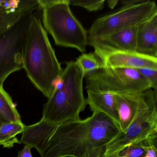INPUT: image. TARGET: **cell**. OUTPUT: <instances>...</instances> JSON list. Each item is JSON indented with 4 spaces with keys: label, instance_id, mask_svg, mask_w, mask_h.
<instances>
[{
    "label": "cell",
    "instance_id": "obj_1",
    "mask_svg": "<svg viewBox=\"0 0 157 157\" xmlns=\"http://www.w3.org/2000/svg\"><path fill=\"white\" fill-rule=\"evenodd\" d=\"M120 131L113 119L94 112L86 119L59 124L41 119L25 126L21 142L35 148L40 157H105L107 145Z\"/></svg>",
    "mask_w": 157,
    "mask_h": 157
},
{
    "label": "cell",
    "instance_id": "obj_2",
    "mask_svg": "<svg viewBox=\"0 0 157 157\" xmlns=\"http://www.w3.org/2000/svg\"><path fill=\"white\" fill-rule=\"evenodd\" d=\"M23 68L34 86L50 98L63 69L43 27L40 6L31 15L23 53Z\"/></svg>",
    "mask_w": 157,
    "mask_h": 157
},
{
    "label": "cell",
    "instance_id": "obj_3",
    "mask_svg": "<svg viewBox=\"0 0 157 157\" xmlns=\"http://www.w3.org/2000/svg\"><path fill=\"white\" fill-rule=\"evenodd\" d=\"M61 78L63 86L55 88L43 107L41 119L50 124L79 120L87 105L83 92L84 76L76 61L66 62Z\"/></svg>",
    "mask_w": 157,
    "mask_h": 157
},
{
    "label": "cell",
    "instance_id": "obj_4",
    "mask_svg": "<svg viewBox=\"0 0 157 157\" xmlns=\"http://www.w3.org/2000/svg\"><path fill=\"white\" fill-rule=\"evenodd\" d=\"M44 29L59 46L86 51L88 32L75 18L69 0H38Z\"/></svg>",
    "mask_w": 157,
    "mask_h": 157
},
{
    "label": "cell",
    "instance_id": "obj_5",
    "mask_svg": "<svg viewBox=\"0 0 157 157\" xmlns=\"http://www.w3.org/2000/svg\"><path fill=\"white\" fill-rule=\"evenodd\" d=\"M157 91L148 89L134 119L127 128L120 131L107 145L105 157H117L119 151L128 144L145 140L157 133Z\"/></svg>",
    "mask_w": 157,
    "mask_h": 157
},
{
    "label": "cell",
    "instance_id": "obj_6",
    "mask_svg": "<svg viewBox=\"0 0 157 157\" xmlns=\"http://www.w3.org/2000/svg\"><path fill=\"white\" fill-rule=\"evenodd\" d=\"M87 90L113 94L141 92L151 88L150 83L136 69L104 67L89 73Z\"/></svg>",
    "mask_w": 157,
    "mask_h": 157
},
{
    "label": "cell",
    "instance_id": "obj_7",
    "mask_svg": "<svg viewBox=\"0 0 157 157\" xmlns=\"http://www.w3.org/2000/svg\"><path fill=\"white\" fill-rule=\"evenodd\" d=\"M157 14L156 3L148 0L140 4L124 6L117 12L96 20L88 32V38L101 37L138 26Z\"/></svg>",
    "mask_w": 157,
    "mask_h": 157
},
{
    "label": "cell",
    "instance_id": "obj_8",
    "mask_svg": "<svg viewBox=\"0 0 157 157\" xmlns=\"http://www.w3.org/2000/svg\"><path fill=\"white\" fill-rule=\"evenodd\" d=\"M33 11L22 17L0 35V86H3L11 74L23 68L24 48Z\"/></svg>",
    "mask_w": 157,
    "mask_h": 157
},
{
    "label": "cell",
    "instance_id": "obj_9",
    "mask_svg": "<svg viewBox=\"0 0 157 157\" xmlns=\"http://www.w3.org/2000/svg\"><path fill=\"white\" fill-rule=\"evenodd\" d=\"M137 26L107 35L88 38V44L94 48L95 55L102 62L111 54L125 51H136Z\"/></svg>",
    "mask_w": 157,
    "mask_h": 157
},
{
    "label": "cell",
    "instance_id": "obj_10",
    "mask_svg": "<svg viewBox=\"0 0 157 157\" xmlns=\"http://www.w3.org/2000/svg\"><path fill=\"white\" fill-rule=\"evenodd\" d=\"M102 62L104 67L111 68L157 70V58L142 55L136 51L113 53L107 56Z\"/></svg>",
    "mask_w": 157,
    "mask_h": 157
},
{
    "label": "cell",
    "instance_id": "obj_11",
    "mask_svg": "<svg viewBox=\"0 0 157 157\" xmlns=\"http://www.w3.org/2000/svg\"><path fill=\"white\" fill-rule=\"evenodd\" d=\"M136 51L157 58V14L137 26Z\"/></svg>",
    "mask_w": 157,
    "mask_h": 157
},
{
    "label": "cell",
    "instance_id": "obj_12",
    "mask_svg": "<svg viewBox=\"0 0 157 157\" xmlns=\"http://www.w3.org/2000/svg\"><path fill=\"white\" fill-rule=\"evenodd\" d=\"M145 91L128 94H115L121 131L125 130L133 121L144 98Z\"/></svg>",
    "mask_w": 157,
    "mask_h": 157
},
{
    "label": "cell",
    "instance_id": "obj_13",
    "mask_svg": "<svg viewBox=\"0 0 157 157\" xmlns=\"http://www.w3.org/2000/svg\"><path fill=\"white\" fill-rule=\"evenodd\" d=\"M86 104L92 112H99L113 119L119 125V117L116 103L115 94L95 92L87 90Z\"/></svg>",
    "mask_w": 157,
    "mask_h": 157
},
{
    "label": "cell",
    "instance_id": "obj_14",
    "mask_svg": "<svg viewBox=\"0 0 157 157\" xmlns=\"http://www.w3.org/2000/svg\"><path fill=\"white\" fill-rule=\"evenodd\" d=\"M25 126L22 122L12 123L5 120L0 127V146L10 148L15 144H21L16 136L23 133Z\"/></svg>",
    "mask_w": 157,
    "mask_h": 157
},
{
    "label": "cell",
    "instance_id": "obj_15",
    "mask_svg": "<svg viewBox=\"0 0 157 157\" xmlns=\"http://www.w3.org/2000/svg\"><path fill=\"white\" fill-rule=\"evenodd\" d=\"M0 115L6 121L21 123V115L10 94L0 86Z\"/></svg>",
    "mask_w": 157,
    "mask_h": 157
},
{
    "label": "cell",
    "instance_id": "obj_16",
    "mask_svg": "<svg viewBox=\"0 0 157 157\" xmlns=\"http://www.w3.org/2000/svg\"><path fill=\"white\" fill-rule=\"evenodd\" d=\"M39 8L38 0H0V11H30Z\"/></svg>",
    "mask_w": 157,
    "mask_h": 157
},
{
    "label": "cell",
    "instance_id": "obj_17",
    "mask_svg": "<svg viewBox=\"0 0 157 157\" xmlns=\"http://www.w3.org/2000/svg\"><path fill=\"white\" fill-rule=\"evenodd\" d=\"M76 62L81 69L84 77L89 73L104 67L103 62L94 53H83L77 59Z\"/></svg>",
    "mask_w": 157,
    "mask_h": 157
},
{
    "label": "cell",
    "instance_id": "obj_18",
    "mask_svg": "<svg viewBox=\"0 0 157 157\" xmlns=\"http://www.w3.org/2000/svg\"><path fill=\"white\" fill-rule=\"evenodd\" d=\"M144 140H137L128 144L119 151L117 157H144L146 154L143 147Z\"/></svg>",
    "mask_w": 157,
    "mask_h": 157
},
{
    "label": "cell",
    "instance_id": "obj_19",
    "mask_svg": "<svg viewBox=\"0 0 157 157\" xmlns=\"http://www.w3.org/2000/svg\"><path fill=\"white\" fill-rule=\"evenodd\" d=\"M70 4L74 6L82 7L90 12L97 11L103 9L105 1H82L69 0Z\"/></svg>",
    "mask_w": 157,
    "mask_h": 157
},
{
    "label": "cell",
    "instance_id": "obj_20",
    "mask_svg": "<svg viewBox=\"0 0 157 157\" xmlns=\"http://www.w3.org/2000/svg\"><path fill=\"white\" fill-rule=\"evenodd\" d=\"M146 154L144 157H157V133L149 136L144 141Z\"/></svg>",
    "mask_w": 157,
    "mask_h": 157
},
{
    "label": "cell",
    "instance_id": "obj_21",
    "mask_svg": "<svg viewBox=\"0 0 157 157\" xmlns=\"http://www.w3.org/2000/svg\"><path fill=\"white\" fill-rule=\"evenodd\" d=\"M136 70L150 82L151 89L157 91V70L145 68Z\"/></svg>",
    "mask_w": 157,
    "mask_h": 157
},
{
    "label": "cell",
    "instance_id": "obj_22",
    "mask_svg": "<svg viewBox=\"0 0 157 157\" xmlns=\"http://www.w3.org/2000/svg\"><path fill=\"white\" fill-rule=\"evenodd\" d=\"M33 148L32 146L25 144L23 149L18 151L17 157H33L31 153V149Z\"/></svg>",
    "mask_w": 157,
    "mask_h": 157
},
{
    "label": "cell",
    "instance_id": "obj_23",
    "mask_svg": "<svg viewBox=\"0 0 157 157\" xmlns=\"http://www.w3.org/2000/svg\"><path fill=\"white\" fill-rule=\"evenodd\" d=\"M146 0H123L121 1V3L124 5V6H132V5H136V4H140L143 3Z\"/></svg>",
    "mask_w": 157,
    "mask_h": 157
},
{
    "label": "cell",
    "instance_id": "obj_24",
    "mask_svg": "<svg viewBox=\"0 0 157 157\" xmlns=\"http://www.w3.org/2000/svg\"><path fill=\"white\" fill-rule=\"evenodd\" d=\"M108 7L111 9H113L119 2L118 0H107L106 1Z\"/></svg>",
    "mask_w": 157,
    "mask_h": 157
},
{
    "label": "cell",
    "instance_id": "obj_25",
    "mask_svg": "<svg viewBox=\"0 0 157 157\" xmlns=\"http://www.w3.org/2000/svg\"><path fill=\"white\" fill-rule=\"evenodd\" d=\"M5 121V119L2 117L0 115V127L2 125V123Z\"/></svg>",
    "mask_w": 157,
    "mask_h": 157
}]
</instances>
